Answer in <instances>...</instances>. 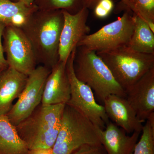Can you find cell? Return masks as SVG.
I'll list each match as a JSON object with an SVG mask.
<instances>
[{
  "label": "cell",
  "instance_id": "cell-22",
  "mask_svg": "<svg viewBox=\"0 0 154 154\" xmlns=\"http://www.w3.org/2000/svg\"><path fill=\"white\" fill-rule=\"evenodd\" d=\"M113 0H100L94 9L95 17L104 19L108 17L114 10Z\"/></svg>",
  "mask_w": 154,
  "mask_h": 154
},
{
  "label": "cell",
  "instance_id": "cell-13",
  "mask_svg": "<svg viewBox=\"0 0 154 154\" xmlns=\"http://www.w3.org/2000/svg\"><path fill=\"white\" fill-rule=\"evenodd\" d=\"M70 95V85L66 72V63L59 60L51 69L46 79L41 104H66Z\"/></svg>",
  "mask_w": 154,
  "mask_h": 154
},
{
  "label": "cell",
  "instance_id": "cell-23",
  "mask_svg": "<svg viewBox=\"0 0 154 154\" xmlns=\"http://www.w3.org/2000/svg\"><path fill=\"white\" fill-rule=\"evenodd\" d=\"M71 154H107L102 146L86 145L75 151Z\"/></svg>",
  "mask_w": 154,
  "mask_h": 154
},
{
  "label": "cell",
  "instance_id": "cell-8",
  "mask_svg": "<svg viewBox=\"0 0 154 154\" xmlns=\"http://www.w3.org/2000/svg\"><path fill=\"white\" fill-rule=\"evenodd\" d=\"M3 46L9 67L28 75L38 64L33 47L21 28L6 26L3 32Z\"/></svg>",
  "mask_w": 154,
  "mask_h": 154
},
{
  "label": "cell",
  "instance_id": "cell-6",
  "mask_svg": "<svg viewBox=\"0 0 154 154\" xmlns=\"http://www.w3.org/2000/svg\"><path fill=\"white\" fill-rule=\"evenodd\" d=\"M76 49L73 51L66 63L71 88L70 98L66 104L81 112L98 128L104 129L109 120L104 106L96 102L91 88L80 81L75 75L73 62Z\"/></svg>",
  "mask_w": 154,
  "mask_h": 154
},
{
  "label": "cell",
  "instance_id": "cell-1",
  "mask_svg": "<svg viewBox=\"0 0 154 154\" xmlns=\"http://www.w3.org/2000/svg\"><path fill=\"white\" fill-rule=\"evenodd\" d=\"M62 10H37L21 28L33 47L37 63L51 70L59 60Z\"/></svg>",
  "mask_w": 154,
  "mask_h": 154
},
{
  "label": "cell",
  "instance_id": "cell-15",
  "mask_svg": "<svg viewBox=\"0 0 154 154\" xmlns=\"http://www.w3.org/2000/svg\"><path fill=\"white\" fill-rule=\"evenodd\" d=\"M28 75L8 67L0 75V116L7 115L25 88Z\"/></svg>",
  "mask_w": 154,
  "mask_h": 154
},
{
  "label": "cell",
  "instance_id": "cell-2",
  "mask_svg": "<svg viewBox=\"0 0 154 154\" xmlns=\"http://www.w3.org/2000/svg\"><path fill=\"white\" fill-rule=\"evenodd\" d=\"M66 104L43 105L41 103L16 126L29 150L52 149L60 128Z\"/></svg>",
  "mask_w": 154,
  "mask_h": 154
},
{
  "label": "cell",
  "instance_id": "cell-28",
  "mask_svg": "<svg viewBox=\"0 0 154 154\" xmlns=\"http://www.w3.org/2000/svg\"><path fill=\"white\" fill-rule=\"evenodd\" d=\"M14 2H22L28 6H31L33 4L34 0H11Z\"/></svg>",
  "mask_w": 154,
  "mask_h": 154
},
{
  "label": "cell",
  "instance_id": "cell-5",
  "mask_svg": "<svg viewBox=\"0 0 154 154\" xmlns=\"http://www.w3.org/2000/svg\"><path fill=\"white\" fill-rule=\"evenodd\" d=\"M96 54L125 92L154 67V54L137 52L127 45Z\"/></svg>",
  "mask_w": 154,
  "mask_h": 154
},
{
  "label": "cell",
  "instance_id": "cell-19",
  "mask_svg": "<svg viewBox=\"0 0 154 154\" xmlns=\"http://www.w3.org/2000/svg\"><path fill=\"white\" fill-rule=\"evenodd\" d=\"M84 0H34L33 5L42 11L64 10L75 14L84 7Z\"/></svg>",
  "mask_w": 154,
  "mask_h": 154
},
{
  "label": "cell",
  "instance_id": "cell-4",
  "mask_svg": "<svg viewBox=\"0 0 154 154\" xmlns=\"http://www.w3.org/2000/svg\"><path fill=\"white\" fill-rule=\"evenodd\" d=\"M102 146L98 128L85 115L66 104L53 154H71L82 146Z\"/></svg>",
  "mask_w": 154,
  "mask_h": 154
},
{
  "label": "cell",
  "instance_id": "cell-14",
  "mask_svg": "<svg viewBox=\"0 0 154 154\" xmlns=\"http://www.w3.org/2000/svg\"><path fill=\"white\" fill-rule=\"evenodd\" d=\"M100 142L107 154H133L141 133L127 134L123 129L109 121L105 129L98 128Z\"/></svg>",
  "mask_w": 154,
  "mask_h": 154
},
{
  "label": "cell",
  "instance_id": "cell-20",
  "mask_svg": "<svg viewBox=\"0 0 154 154\" xmlns=\"http://www.w3.org/2000/svg\"><path fill=\"white\" fill-rule=\"evenodd\" d=\"M141 132L133 154H154V113L147 119Z\"/></svg>",
  "mask_w": 154,
  "mask_h": 154
},
{
  "label": "cell",
  "instance_id": "cell-21",
  "mask_svg": "<svg viewBox=\"0 0 154 154\" xmlns=\"http://www.w3.org/2000/svg\"><path fill=\"white\" fill-rule=\"evenodd\" d=\"M128 8L145 21L154 32V0H128Z\"/></svg>",
  "mask_w": 154,
  "mask_h": 154
},
{
  "label": "cell",
  "instance_id": "cell-18",
  "mask_svg": "<svg viewBox=\"0 0 154 154\" xmlns=\"http://www.w3.org/2000/svg\"><path fill=\"white\" fill-rule=\"evenodd\" d=\"M134 28L127 46L137 51L154 54V32L143 19L133 14Z\"/></svg>",
  "mask_w": 154,
  "mask_h": 154
},
{
  "label": "cell",
  "instance_id": "cell-25",
  "mask_svg": "<svg viewBox=\"0 0 154 154\" xmlns=\"http://www.w3.org/2000/svg\"><path fill=\"white\" fill-rule=\"evenodd\" d=\"M126 11L131 12L128 8V0H121L114 9V13L116 14H119L122 11Z\"/></svg>",
  "mask_w": 154,
  "mask_h": 154
},
{
  "label": "cell",
  "instance_id": "cell-3",
  "mask_svg": "<svg viewBox=\"0 0 154 154\" xmlns=\"http://www.w3.org/2000/svg\"><path fill=\"white\" fill-rule=\"evenodd\" d=\"M73 66L77 78L90 87L101 102L110 95L126 97L125 91L96 51L77 47Z\"/></svg>",
  "mask_w": 154,
  "mask_h": 154
},
{
  "label": "cell",
  "instance_id": "cell-10",
  "mask_svg": "<svg viewBox=\"0 0 154 154\" xmlns=\"http://www.w3.org/2000/svg\"><path fill=\"white\" fill-rule=\"evenodd\" d=\"M64 21L59 48V61L66 63L79 42L89 34L91 28L87 23L89 9L83 7L77 14H71L62 10Z\"/></svg>",
  "mask_w": 154,
  "mask_h": 154
},
{
  "label": "cell",
  "instance_id": "cell-12",
  "mask_svg": "<svg viewBox=\"0 0 154 154\" xmlns=\"http://www.w3.org/2000/svg\"><path fill=\"white\" fill-rule=\"evenodd\" d=\"M103 103L109 119H111L126 133L141 132L144 122L139 119L125 98L110 95L105 99Z\"/></svg>",
  "mask_w": 154,
  "mask_h": 154
},
{
  "label": "cell",
  "instance_id": "cell-27",
  "mask_svg": "<svg viewBox=\"0 0 154 154\" xmlns=\"http://www.w3.org/2000/svg\"><path fill=\"white\" fill-rule=\"evenodd\" d=\"M100 0H84V7L89 9L94 10L96 5Z\"/></svg>",
  "mask_w": 154,
  "mask_h": 154
},
{
  "label": "cell",
  "instance_id": "cell-24",
  "mask_svg": "<svg viewBox=\"0 0 154 154\" xmlns=\"http://www.w3.org/2000/svg\"><path fill=\"white\" fill-rule=\"evenodd\" d=\"M6 25L0 22V69H5L8 68V63L5 57L3 49L2 37L3 32Z\"/></svg>",
  "mask_w": 154,
  "mask_h": 154
},
{
  "label": "cell",
  "instance_id": "cell-26",
  "mask_svg": "<svg viewBox=\"0 0 154 154\" xmlns=\"http://www.w3.org/2000/svg\"><path fill=\"white\" fill-rule=\"evenodd\" d=\"M28 154H53L52 149L38 148L29 150Z\"/></svg>",
  "mask_w": 154,
  "mask_h": 154
},
{
  "label": "cell",
  "instance_id": "cell-29",
  "mask_svg": "<svg viewBox=\"0 0 154 154\" xmlns=\"http://www.w3.org/2000/svg\"><path fill=\"white\" fill-rule=\"evenodd\" d=\"M4 69H0V75H1V74H2V72L4 70Z\"/></svg>",
  "mask_w": 154,
  "mask_h": 154
},
{
  "label": "cell",
  "instance_id": "cell-17",
  "mask_svg": "<svg viewBox=\"0 0 154 154\" xmlns=\"http://www.w3.org/2000/svg\"><path fill=\"white\" fill-rule=\"evenodd\" d=\"M29 151L7 116H0V154H28Z\"/></svg>",
  "mask_w": 154,
  "mask_h": 154
},
{
  "label": "cell",
  "instance_id": "cell-16",
  "mask_svg": "<svg viewBox=\"0 0 154 154\" xmlns=\"http://www.w3.org/2000/svg\"><path fill=\"white\" fill-rule=\"evenodd\" d=\"M38 10L33 4L28 6L22 2L0 0V22L21 28Z\"/></svg>",
  "mask_w": 154,
  "mask_h": 154
},
{
  "label": "cell",
  "instance_id": "cell-11",
  "mask_svg": "<svg viewBox=\"0 0 154 154\" xmlns=\"http://www.w3.org/2000/svg\"><path fill=\"white\" fill-rule=\"evenodd\" d=\"M127 101L141 121L154 113V67L125 91Z\"/></svg>",
  "mask_w": 154,
  "mask_h": 154
},
{
  "label": "cell",
  "instance_id": "cell-7",
  "mask_svg": "<svg viewBox=\"0 0 154 154\" xmlns=\"http://www.w3.org/2000/svg\"><path fill=\"white\" fill-rule=\"evenodd\" d=\"M134 28L133 13L125 11L121 17L84 37L77 45L96 52L108 51L127 45Z\"/></svg>",
  "mask_w": 154,
  "mask_h": 154
},
{
  "label": "cell",
  "instance_id": "cell-9",
  "mask_svg": "<svg viewBox=\"0 0 154 154\" xmlns=\"http://www.w3.org/2000/svg\"><path fill=\"white\" fill-rule=\"evenodd\" d=\"M51 70L39 65L28 75L17 102L6 115L15 126L28 117L41 103L45 82Z\"/></svg>",
  "mask_w": 154,
  "mask_h": 154
}]
</instances>
